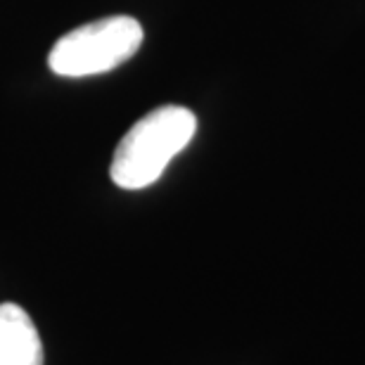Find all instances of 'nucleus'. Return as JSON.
<instances>
[{
  "mask_svg": "<svg viewBox=\"0 0 365 365\" xmlns=\"http://www.w3.org/2000/svg\"><path fill=\"white\" fill-rule=\"evenodd\" d=\"M0 365H43L41 334L17 304H0Z\"/></svg>",
  "mask_w": 365,
  "mask_h": 365,
  "instance_id": "3",
  "label": "nucleus"
},
{
  "mask_svg": "<svg viewBox=\"0 0 365 365\" xmlns=\"http://www.w3.org/2000/svg\"><path fill=\"white\" fill-rule=\"evenodd\" d=\"M140 46V21L119 14V17L91 21L62 36L50 50L48 64L57 76H95L121 67L138 53Z\"/></svg>",
  "mask_w": 365,
  "mask_h": 365,
  "instance_id": "2",
  "label": "nucleus"
},
{
  "mask_svg": "<svg viewBox=\"0 0 365 365\" xmlns=\"http://www.w3.org/2000/svg\"><path fill=\"white\" fill-rule=\"evenodd\" d=\"M197 116L187 107L152 109L116 145L109 176L121 190H143L157 182L171 159L195 138Z\"/></svg>",
  "mask_w": 365,
  "mask_h": 365,
  "instance_id": "1",
  "label": "nucleus"
}]
</instances>
